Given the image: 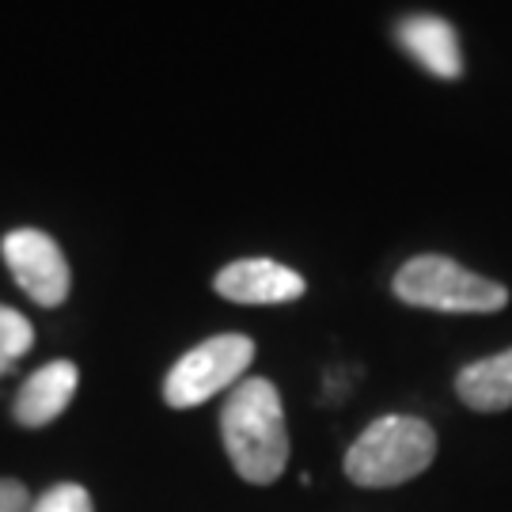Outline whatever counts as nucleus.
<instances>
[{"instance_id":"obj_1","label":"nucleus","mask_w":512,"mask_h":512,"mask_svg":"<svg viewBox=\"0 0 512 512\" xmlns=\"http://www.w3.org/2000/svg\"><path fill=\"white\" fill-rule=\"evenodd\" d=\"M220 437L243 482H277L289 467V429L277 387L270 380H239L220 414Z\"/></svg>"},{"instance_id":"obj_2","label":"nucleus","mask_w":512,"mask_h":512,"mask_svg":"<svg viewBox=\"0 0 512 512\" xmlns=\"http://www.w3.org/2000/svg\"><path fill=\"white\" fill-rule=\"evenodd\" d=\"M437 456V433L421 418L410 414H387L368 425L361 437L349 444L346 467L349 482L365 490H387L418 478Z\"/></svg>"},{"instance_id":"obj_3","label":"nucleus","mask_w":512,"mask_h":512,"mask_svg":"<svg viewBox=\"0 0 512 512\" xmlns=\"http://www.w3.org/2000/svg\"><path fill=\"white\" fill-rule=\"evenodd\" d=\"M395 296L410 308L429 311H501L509 304V289L490 277L471 274L444 255H418L410 258L395 274Z\"/></svg>"},{"instance_id":"obj_4","label":"nucleus","mask_w":512,"mask_h":512,"mask_svg":"<svg viewBox=\"0 0 512 512\" xmlns=\"http://www.w3.org/2000/svg\"><path fill=\"white\" fill-rule=\"evenodd\" d=\"M251 361H255V342L247 334H217L175 361L164 380V403L175 410L202 406L224 387H236Z\"/></svg>"},{"instance_id":"obj_5","label":"nucleus","mask_w":512,"mask_h":512,"mask_svg":"<svg viewBox=\"0 0 512 512\" xmlns=\"http://www.w3.org/2000/svg\"><path fill=\"white\" fill-rule=\"evenodd\" d=\"M4 262L12 277L19 281V289L31 296L42 308H57L65 296H69V285H73V274H69V262L61 255L54 239L38 228H19V232H8L4 243Z\"/></svg>"},{"instance_id":"obj_6","label":"nucleus","mask_w":512,"mask_h":512,"mask_svg":"<svg viewBox=\"0 0 512 512\" xmlns=\"http://www.w3.org/2000/svg\"><path fill=\"white\" fill-rule=\"evenodd\" d=\"M217 293L232 304H289L304 296V277L270 262V258H243L217 274Z\"/></svg>"},{"instance_id":"obj_7","label":"nucleus","mask_w":512,"mask_h":512,"mask_svg":"<svg viewBox=\"0 0 512 512\" xmlns=\"http://www.w3.org/2000/svg\"><path fill=\"white\" fill-rule=\"evenodd\" d=\"M76 384H80V372H76L73 361H50L38 372L27 376V384L19 387L16 403H12V414H16L19 425L27 429H42L54 418L65 414V406L73 403Z\"/></svg>"},{"instance_id":"obj_8","label":"nucleus","mask_w":512,"mask_h":512,"mask_svg":"<svg viewBox=\"0 0 512 512\" xmlns=\"http://www.w3.org/2000/svg\"><path fill=\"white\" fill-rule=\"evenodd\" d=\"M399 38L410 54L440 80H456L463 73V54H459L456 31L437 16H414L399 27Z\"/></svg>"},{"instance_id":"obj_9","label":"nucleus","mask_w":512,"mask_h":512,"mask_svg":"<svg viewBox=\"0 0 512 512\" xmlns=\"http://www.w3.org/2000/svg\"><path fill=\"white\" fill-rule=\"evenodd\" d=\"M456 395L478 414H497L512 406V349L482 357L456 376Z\"/></svg>"},{"instance_id":"obj_10","label":"nucleus","mask_w":512,"mask_h":512,"mask_svg":"<svg viewBox=\"0 0 512 512\" xmlns=\"http://www.w3.org/2000/svg\"><path fill=\"white\" fill-rule=\"evenodd\" d=\"M31 342H35L31 323H27L19 311L0 304V376H4V372H12V365H16L19 357L31 349Z\"/></svg>"},{"instance_id":"obj_11","label":"nucleus","mask_w":512,"mask_h":512,"mask_svg":"<svg viewBox=\"0 0 512 512\" xmlns=\"http://www.w3.org/2000/svg\"><path fill=\"white\" fill-rule=\"evenodd\" d=\"M31 512H95L92 509V497L84 486H76V482H61L54 490H46V494L38 497Z\"/></svg>"},{"instance_id":"obj_12","label":"nucleus","mask_w":512,"mask_h":512,"mask_svg":"<svg viewBox=\"0 0 512 512\" xmlns=\"http://www.w3.org/2000/svg\"><path fill=\"white\" fill-rule=\"evenodd\" d=\"M0 512H31V494L16 478H0Z\"/></svg>"}]
</instances>
